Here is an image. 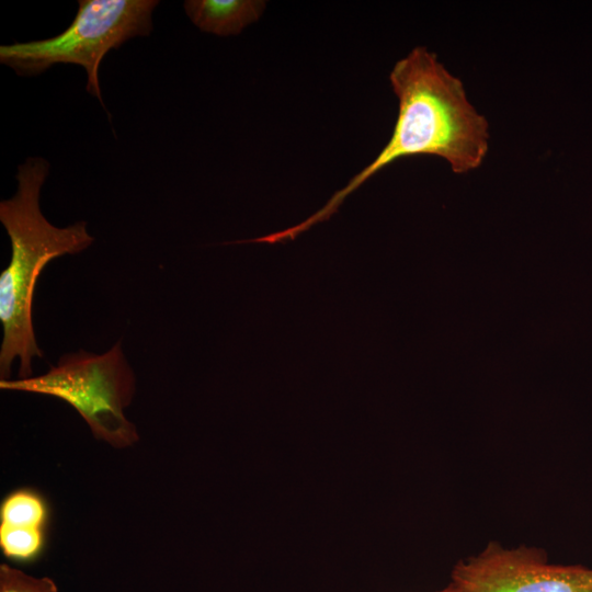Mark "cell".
Returning a JSON list of instances; mask_svg holds the SVG:
<instances>
[{
	"mask_svg": "<svg viewBox=\"0 0 592 592\" xmlns=\"http://www.w3.org/2000/svg\"><path fill=\"white\" fill-rule=\"evenodd\" d=\"M436 592H462V591L458 588H456L454 584L449 583L446 588Z\"/></svg>",
	"mask_w": 592,
	"mask_h": 592,
	"instance_id": "30bf717a",
	"label": "cell"
},
{
	"mask_svg": "<svg viewBox=\"0 0 592 592\" xmlns=\"http://www.w3.org/2000/svg\"><path fill=\"white\" fill-rule=\"evenodd\" d=\"M47 519L46 501L34 489L12 491L0 506V524L45 528Z\"/></svg>",
	"mask_w": 592,
	"mask_h": 592,
	"instance_id": "52a82bcc",
	"label": "cell"
},
{
	"mask_svg": "<svg viewBox=\"0 0 592 592\" xmlns=\"http://www.w3.org/2000/svg\"><path fill=\"white\" fill-rule=\"evenodd\" d=\"M44 545V528L0 524V547L8 559L34 561L42 554Z\"/></svg>",
	"mask_w": 592,
	"mask_h": 592,
	"instance_id": "ba28073f",
	"label": "cell"
},
{
	"mask_svg": "<svg viewBox=\"0 0 592 592\" xmlns=\"http://www.w3.org/2000/svg\"><path fill=\"white\" fill-rule=\"evenodd\" d=\"M265 3L259 0H187L184 10L201 31L228 36L239 34L258 21Z\"/></svg>",
	"mask_w": 592,
	"mask_h": 592,
	"instance_id": "8992f818",
	"label": "cell"
},
{
	"mask_svg": "<svg viewBox=\"0 0 592 592\" xmlns=\"http://www.w3.org/2000/svg\"><path fill=\"white\" fill-rule=\"evenodd\" d=\"M0 592H58V588L48 577L36 578L8 563H1Z\"/></svg>",
	"mask_w": 592,
	"mask_h": 592,
	"instance_id": "9c48e42d",
	"label": "cell"
},
{
	"mask_svg": "<svg viewBox=\"0 0 592 592\" xmlns=\"http://www.w3.org/2000/svg\"><path fill=\"white\" fill-rule=\"evenodd\" d=\"M76 18L60 34L0 46V62L19 76L41 75L55 64H76L87 71V91L103 105L99 67L111 49L152 31L157 0H79Z\"/></svg>",
	"mask_w": 592,
	"mask_h": 592,
	"instance_id": "277c9868",
	"label": "cell"
},
{
	"mask_svg": "<svg viewBox=\"0 0 592 592\" xmlns=\"http://www.w3.org/2000/svg\"><path fill=\"white\" fill-rule=\"evenodd\" d=\"M451 577L462 592H592V568L551 563L540 549L494 542L458 561Z\"/></svg>",
	"mask_w": 592,
	"mask_h": 592,
	"instance_id": "5b68a950",
	"label": "cell"
},
{
	"mask_svg": "<svg viewBox=\"0 0 592 592\" xmlns=\"http://www.w3.org/2000/svg\"><path fill=\"white\" fill-rule=\"evenodd\" d=\"M398 98L392 134L377 157L328 203L296 226L300 234L330 218L353 191L397 159L437 156L453 172L477 169L489 148V123L469 102L463 81L426 47H414L389 75Z\"/></svg>",
	"mask_w": 592,
	"mask_h": 592,
	"instance_id": "6da1fadb",
	"label": "cell"
},
{
	"mask_svg": "<svg viewBox=\"0 0 592 592\" xmlns=\"http://www.w3.org/2000/svg\"><path fill=\"white\" fill-rule=\"evenodd\" d=\"M2 390L48 395L69 403L88 423L93 436L125 448L138 433L124 414L132 402L136 380L117 341L101 355L80 350L62 355L57 365L39 376L0 379Z\"/></svg>",
	"mask_w": 592,
	"mask_h": 592,
	"instance_id": "3957f363",
	"label": "cell"
},
{
	"mask_svg": "<svg viewBox=\"0 0 592 592\" xmlns=\"http://www.w3.org/2000/svg\"><path fill=\"white\" fill-rule=\"evenodd\" d=\"M48 173L49 162L44 158H29L18 168L16 193L0 202V220L11 241L10 263L0 274L1 379H9L15 358L20 360L19 377H31L33 358L43 357L35 340L32 306L45 265L55 258L79 253L94 241L86 221L59 228L42 214L39 195Z\"/></svg>",
	"mask_w": 592,
	"mask_h": 592,
	"instance_id": "7a4b0ae2",
	"label": "cell"
}]
</instances>
